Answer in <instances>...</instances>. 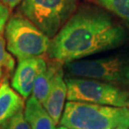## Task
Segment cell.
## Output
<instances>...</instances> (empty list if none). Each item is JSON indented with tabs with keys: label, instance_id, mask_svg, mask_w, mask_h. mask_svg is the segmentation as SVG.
I'll return each instance as SVG.
<instances>
[{
	"label": "cell",
	"instance_id": "cell-6",
	"mask_svg": "<svg viewBox=\"0 0 129 129\" xmlns=\"http://www.w3.org/2000/svg\"><path fill=\"white\" fill-rule=\"evenodd\" d=\"M64 80L69 102L129 108V91L94 79L69 76Z\"/></svg>",
	"mask_w": 129,
	"mask_h": 129
},
{
	"label": "cell",
	"instance_id": "cell-15",
	"mask_svg": "<svg viewBox=\"0 0 129 129\" xmlns=\"http://www.w3.org/2000/svg\"><path fill=\"white\" fill-rule=\"evenodd\" d=\"M9 17V9L7 6L0 3V32L3 31L4 28Z\"/></svg>",
	"mask_w": 129,
	"mask_h": 129
},
{
	"label": "cell",
	"instance_id": "cell-11",
	"mask_svg": "<svg viewBox=\"0 0 129 129\" xmlns=\"http://www.w3.org/2000/svg\"><path fill=\"white\" fill-rule=\"evenodd\" d=\"M62 64L63 63L60 61L51 60L36 79L32 91V96L42 105L48 97L55 75L59 70L62 68Z\"/></svg>",
	"mask_w": 129,
	"mask_h": 129
},
{
	"label": "cell",
	"instance_id": "cell-4",
	"mask_svg": "<svg viewBox=\"0 0 129 129\" xmlns=\"http://www.w3.org/2000/svg\"><path fill=\"white\" fill-rule=\"evenodd\" d=\"M7 48L18 60L42 56L47 53L50 38L24 15L12 16L5 29Z\"/></svg>",
	"mask_w": 129,
	"mask_h": 129
},
{
	"label": "cell",
	"instance_id": "cell-17",
	"mask_svg": "<svg viewBox=\"0 0 129 129\" xmlns=\"http://www.w3.org/2000/svg\"><path fill=\"white\" fill-rule=\"evenodd\" d=\"M55 129H69V128H68V127H64V126H62V125H60V127H56Z\"/></svg>",
	"mask_w": 129,
	"mask_h": 129
},
{
	"label": "cell",
	"instance_id": "cell-19",
	"mask_svg": "<svg viewBox=\"0 0 129 129\" xmlns=\"http://www.w3.org/2000/svg\"><path fill=\"white\" fill-rule=\"evenodd\" d=\"M0 83H1V81H0Z\"/></svg>",
	"mask_w": 129,
	"mask_h": 129
},
{
	"label": "cell",
	"instance_id": "cell-8",
	"mask_svg": "<svg viewBox=\"0 0 129 129\" xmlns=\"http://www.w3.org/2000/svg\"><path fill=\"white\" fill-rule=\"evenodd\" d=\"M66 96L67 86L66 80L64 79L63 68H60L55 75L48 97L43 103L44 107L46 109L56 125L60 124Z\"/></svg>",
	"mask_w": 129,
	"mask_h": 129
},
{
	"label": "cell",
	"instance_id": "cell-3",
	"mask_svg": "<svg viewBox=\"0 0 129 129\" xmlns=\"http://www.w3.org/2000/svg\"><path fill=\"white\" fill-rule=\"evenodd\" d=\"M72 77L94 79L129 91V58L113 55L96 60H76L64 63Z\"/></svg>",
	"mask_w": 129,
	"mask_h": 129
},
{
	"label": "cell",
	"instance_id": "cell-1",
	"mask_svg": "<svg viewBox=\"0 0 129 129\" xmlns=\"http://www.w3.org/2000/svg\"><path fill=\"white\" fill-rule=\"evenodd\" d=\"M125 29L104 10L84 7L70 18L50 40V60L67 63L113 50L126 41Z\"/></svg>",
	"mask_w": 129,
	"mask_h": 129
},
{
	"label": "cell",
	"instance_id": "cell-14",
	"mask_svg": "<svg viewBox=\"0 0 129 129\" xmlns=\"http://www.w3.org/2000/svg\"><path fill=\"white\" fill-rule=\"evenodd\" d=\"M0 129H31V127L25 119L23 109L0 125Z\"/></svg>",
	"mask_w": 129,
	"mask_h": 129
},
{
	"label": "cell",
	"instance_id": "cell-5",
	"mask_svg": "<svg viewBox=\"0 0 129 129\" xmlns=\"http://www.w3.org/2000/svg\"><path fill=\"white\" fill-rule=\"evenodd\" d=\"M77 0H22L20 10L49 38L57 35L73 15Z\"/></svg>",
	"mask_w": 129,
	"mask_h": 129
},
{
	"label": "cell",
	"instance_id": "cell-16",
	"mask_svg": "<svg viewBox=\"0 0 129 129\" xmlns=\"http://www.w3.org/2000/svg\"><path fill=\"white\" fill-rule=\"evenodd\" d=\"M21 1L22 0H0V3H2L3 4H4L9 9H14Z\"/></svg>",
	"mask_w": 129,
	"mask_h": 129
},
{
	"label": "cell",
	"instance_id": "cell-7",
	"mask_svg": "<svg viewBox=\"0 0 129 129\" xmlns=\"http://www.w3.org/2000/svg\"><path fill=\"white\" fill-rule=\"evenodd\" d=\"M46 66L47 62L42 56L19 60L12 79V87L24 99L29 98L32 93L36 79Z\"/></svg>",
	"mask_w": 129,
	"mask_h": 129
},
{
	"label": "cell",
	"instance_id": "cell-10",
	"mask_svg": "<svg viewBox=\"0 0 129 129\" xmlns=\"http://www.w3.org/2000/svg\"><path fill=\"white\" fill-rule=\"evenodd\" d=\"M25 119L31 129H55L56 124L50 114L35 97L30 96L24 106Z\"/></svg>",
	"mask_w": 129,
	"mask_h": 129
},
{
	"label": "cell",
	"instance_id": "cell-2",
	"mask_svg": "<svg viewBox=\"0 0 129 129\" xmlns=\"http://www.w3.org/2000/svg\"><path fill=\"white\" fill-rule=\"evenodd\" d=\"M60 124L69 129L129 128V108L68 102Z\"/></svg>",
	"mask_w": 129,
	"mask_h": 129
},
{
	"label": "cell",
	"instance_id": "cell-9",
	"mask_svg": "<svg viewBox=\"0 0 129 129\" xmlns=\"http://www.w3.org/2000/svg\"><path fill=\"white\" fill-rule=\"evenodd\" d=\"M24 98L10 86L8 81L0 83V125L24 109Z\"/></svg>",
	"mask_w": 129,
	"mask_h": 129
},
{
	"label": "cell",
	"instance_id": "cell-12",
	"mask_svg": "<svg viewBox=\"0 0 129 129\" xmlns=\"http://www.w3.org/2000/svg\"><path fill=\"white\" fill-rule=\"evenodd\" d=\"M15 61L6 50V42L0 35V80L8 81L14 71Z\"/></svg>",
	"mask_w": 129,
	"mask_h": 129
},
{
	"label": "cell",
	"instance_id": "cell-18",
	"mask_svg": "<svg viewBox=\"0 0 129 129\" xmlns=\"http://www.w3.org/2000/svg\"><path fill=\"white\" fill-rule=\"evenodd\" d=\"M116 129H129V128H125V127H119V128H116Z\"/></svg>",
	"mask_w": 129,
	"mask_h": 129
},
{
	"label": "cell",
	"instance_id": "cell-13",
	"mask_svg": "<svg viewBox=\"0 0 129 129\" xmlns=\"http://www.w3.org/2000/svg\"><path fill=\"white\" fill-rule=\"evenodd\" d=\"M96 2L129 24V0H96Z\"/></svg>",
	"mask_w": 129,
	"mask_h": 129
}]
</instances>
